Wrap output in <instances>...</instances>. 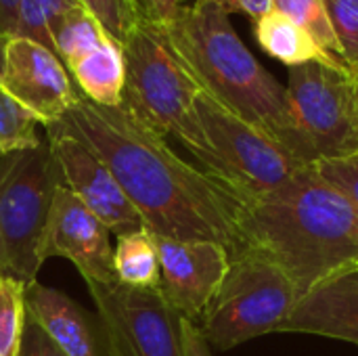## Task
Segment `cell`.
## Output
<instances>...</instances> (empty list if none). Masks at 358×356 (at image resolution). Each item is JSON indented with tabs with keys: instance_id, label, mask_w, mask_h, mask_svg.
<instances>
[{
	"instance_id": "1",
	"label": "cell",
	"mask_w": 358,
	"mask_h": 356,
	"mask_svg": "<svg viewBox=\"0 0 358 356\" xmlns=\"http://www.w3.org/2000/svg\"><path fill=\"white\" fill-rule=\"evenodd\" d=\"M55 124L107 164L151 235L216 241L229 252L237 245L241 204L124 105L103 107L80 97Z\"/></svg>"
},
{
	"instance_id": "2",
	"label": "cell",
	"mask_w": 358,
	"mask_h": 356,
	"mask_svg": "<svg viewBox=\"0 0 358 356\" xmlns=\"http://www.w3.org/2000/svg\"><path fill=\"white\" fill-rule=\"evenodd\" d=\"M235 248L273 260L302 300L358 264V208L313 164L302 166L268 195L241 206Z\"/></svg>"
},
{
	"instance_id": "3",
	"label": "cell",
	"mask_w": 358,
	"mask_h": 356,
	"mask_svg": "<svg viewBox=\"0 0 358 356\" xmlns=\"http://www.w3.org/2000/svg\"><path fill=\"white\" fill-rule=\"evenodd\" d=\"M162 29L203 94L279 143L302 164H313L287 88L250 52L227 13L210 0H193Z\"/></svg>"
},
{
	"instance_id": "4",
	"label": "cell",
	"mask_w": 358,
	"mask_h": 356,
	"mask_svg": "<svg viewBox=\"0 0 358 356\" xmlns=\"http://www.w3.org/2000/svg\"><path fill=\"white\" fill-rule=\"evenodd\" d=\"M126 82L122 105L164 138H176L191 155L206 138L195 111L201 92L170 48L162 25L141 17L122 42Z\"/></svg>"
},
{
	"instance_id": "5",
	"label": "cell",
	"mask_w": 358,
	"mask_h": 356,
	"mask_svg": "<svg viewBox=\"0 0 358 356\" xmlns=\"http://www.w3.org/2000/svg\"><path fill=\"white\" fill-rule=\"evenodd\" d=\"M298 302L294 283L273 260L258 250L235 248L229 252V271L199 329L210 348L231 350L279 332Z\"/></svg>"
},
{
	"instance_id": "6",
	"label": "cell",
	"mask_w": 358,
	"mask_h": 356,
	"mask_svg": "<svg viewBox=\"0 0 358 356\" xmlns=\"http://www.w3.org/2000/svg\"><path fill=\"white\" fill-rule=\"evenodd\" d=\"M195 111L206 138L193 155L197 168L241 206L268 195L306 166L203 92L195 99Z\"/></svg>"
},
{
	"instance_id": "7",
	"label": "cell",
	"mask_w": 358,
	"mask_h": 356,
	"mask_svg": "<svg viewBox=\"0 0 358 356\" xmlns=\"http://www.w3.org/2000/svg\"><path fill=\"white\" fill-rule=\"evenodd\" d=\"M59 168L46 141L31 151H21L19 162L0 189V262L2 273L31 285L42 269L40 245Z\"/></svg>"
},
{
	"instance_id": "8",
	"label": "cell",
	"mask_w": 358,
	"mask_h": 356,
	"mask_svg": "<svg viewBox=\"0 0 358 356\" xmlns=\"http://www.w3.org/2000/svg\"><path fill=\"white\" fill-rule=\"evenodd\" d=\"M287 97L313 164L358 151V84L348 67L304 63L289 67Z\"/></svg>"
},
{
	"instance_id": "9",
	"label": "cell",
	"mask_w": 358,
	"mask_h": 356,
	"mask_svg": "<svg viewBox=\"0 0 358 356\" xmlns=\"http://www.w3.org/2000/svg\"><path fill=\"white\" fill-rule=\"evenodd\" d=\"M86 285L115 356H185L180 317L157 287Z\"/></svg>"
},
{
	"instance_id": "10",
	"label": "cell",
	"mask_w": 358,
	"mask_h": 356,
	"mask_svg": "<svg viewBox=\"0 0 358 356\" xmlns=\"http://www.w3.org/2000/svg\"><path fill=\"white\" fill-rule=\"evenodd\" d=\"M55 55L88 101L103 107L122 105L126 65L117 42L84 6L71 10L52 29Z\"/></svg>"
},
{
	"instance_id": "11",
	"label": "cell",
	"mask_w": 358,
	"mask_h": 356,
	"mask_svg": "<svg viewBox=\"0 0 358 356\" xmlns=\"http://www.w3.org/2000/svg\"><path fill=\"white\" fill-rule=\"evenodd\" d=\"M46 130V143L67 187L113 235H126L143 227V220L107 164L80 138L67 134L57 124Z\"/></svg>"
},
{
	"instance_id": "12",
	"label": "cell",
	"mask_w": 358,
	"mask_h": 356,
	"mask_svg": "<svg viewBox=\"0 0 358 356\" xmlns=\"http://www.w3.org/2000/svg\"><path fill=\"white\" fill-rule=\"evenodd\" d=\"M111 231L61 183L55 189L40 258L69 260L86 283H117L113 269Z\"/></svg>"
},
{
	"instance_id": "13",
	"label": "cell",
	"mask_w": 358,
	"mask_h": 356,
	"mask_svg": "<svg viewBox=\"0 0 358 356\" xmlns=\"http://www.w3.org/2000/svg\"><path fill=\"white\" fill-rule=\"evenodd\" d=\"M159 292L178 317L199 325L227 271L229 250L216 241H178L153 235Z\"/></svg>"
},
{
	"instance_id": "14",
	"label": "cell",
	"mask_w": 358,
	"mask_h": 356,
	"mask_svg": "<svg viewBox=\"0 0 358 356\" xmlns=\"http://www.w3.org/2000/svg\"><path fill=\"white\" fill-rule=\"evenodd\" d=\"M0 88L27 107L44 128L59 122L82 97L61 59L25 38L6 40Z\"/></svg>"
},
{
	"instance_id": "15",
	"label": "cell",
	"mask_w": 358,
	"mask_h": 356,
	"mask_svg": "<svg viewBox=\"0 0 358 356\" xmlns=\"http://www.w3.org/2000/svg\"><path fill=\"white\" fill-rule=\"evenodd\" d=\"M25 306L27 319L65 356H115L99 315L86 311L67 294L36 281L25 290Z\"/></svg>"
},
{
	"instance_id": "16",
	"label": "cell",
	"mask_w": 358,
	"mask_h": 356,
	"mask_svg": "<svg viewBox=\"0 0 358 356\" xmlns=\"http://www.w3.org/2000/svg\"><path fill=\"white\" fill-rule=\"evenodd\" d=\"M313 334L358 346V264L308 292L279 334Z\"/></svg>"
},
{
	"instance_id": "17",
	"label": "cell",
	"mask_w": 358,
	"mask_h": 356,
	"mask_svg": "<svg viewBox=\"0 0 358 356\" xmlns=\"http://www.w3.org/2000/svg\"><path fill=\"white\" fill-rule=\"evenodd\" d=\"M254 36L258 44L264 48V52H268L271 57H275L287 67H298L313 61L348 67L336 61L334 57H329L304 27H300L283 13L271 10L262 19H258L254 23Z\"/></svg>"
},
{
	"instance_id": "18",
	"label": "cell",
	"mask_w": 358,
	"mask_h": 356,
	"mask_svg": "<svg viewBox=\"0 0 358 356\" xmlns=\"http://www.w3.org/2000/svg\"><path fill=\"white\" fill-rule=\"evenodd\" d=\"M113 269L122 285L138 290L159 287V258L153 235L147 229L120 235L113 248Z\"/></svg>"
},
{
	"instance_id": "19",
	"label": "cell",
	"mask_w": 358,
	"mask_h": 356,
	"mask_svg": "<svg viewBox=\"0 0 358 356\" xmlns=\"http://www.w3.org/2000/svg\"><path fill=\"white\" fill-rule=\"evenodd\" d=\"M84 6L80 0H21L8 38H25L55 52L52 29L65 15Z\"/></svg>"
},
{
	"instance_id": "20",
	"label": "cell",
	"mask_w": 358,
	"mask_h": 356,
	"mask_svg": "<svg viewBox=\"0 0 358 356\" xmlns=\"http://www.w3.org/2000/svg\"><path fill=\"white\" fill-rule=\"evenodd\" d=\"M38 126L40 120L0 88V157L36 149L42 143Z\"/></svg>"
},
{
	"instance_id": "21",
	"label": "cell",
	"mask_w": 358,
	"mask_h": 356,
	"mask_svg": "<svg viewBox=\"0 0 358 356\" xmlns=\"http://www.w3.org/2000/svg\"><path fill=\"white\" fill-rule=\"evenodd\" d=\"M25 290L21 281L0 275V356H19L27 325Z\"/></svg>"
},
{
	"instance_id": "22",
	"label": "cell",
	"mask_w": 358,
	"mask_h": 356,
	"mask_svg": "<svg viewBox=\"0 0 358 356\" xmlns=\"http://www.w3.org/2000/svg\"><path fill=\"white\" fill-rule=\"evenodd\" d=\"M273 10L283 13L285 17L296 21L300 27H304L317 40V44L329 57L344 63L329 15H327L325 0H273Z\"/></svg>"
},
{
	"instance_id": "23",
	"label": "cell",
	"mask_w": 358,
	"mask_h": 356,
	"mask_svg": "<svg viewBox=\"0 0 358 356\" xmlns=\"http://www.w3.org/2000/svg\"><path fill=\"white\" fill-rule=\"evenodd\" d=\"M327 15L350 71L358 69V0H325Z\"/></svg>"
},
{
	"instance_id": "24",
	"label": "cell",
	"mask_w": 358,
	"mask_h": 356,
	"mask_svg": "<svg viewBox=\"0 0 358 356\" xmlns=\"http://www.w3.org/2000/svg\"><path fill=\"white\" fill-rule=\"evenodd\" d=\"M86 10H90L99 23L111 34L117 42L130 34L134 23L143 17L134 0H80Z\"/></svg>"
},
{
	"instance_id": "25",
	"label": "cell",
	"mask_w": 358,
	"mask_h": 356,
	"mask_svg": "<svg viewBox=\"0 0 358 356\" xmlns=\"http://www.w3.org/2000/svg\"><path fill=\"white\" fill-rule=\"evenodd\" d=\"M315 170L331 183L338 191H342L358 208V151L346 157L321 159L313 164Z\"/></svg>"
},
{
	"instance_id": "26",
	"label": "cell",
	"mask_w": 358,
	"mask_h": 356,
	"mask_svg": "<svg viewBox=\"0 0 358 356\" xmlns=\"http://www.w3.org/2000/svg\"><path fill=\"white\" fill-rule=\"evenodd\" d=\"M19 356H65L55 342L36 325L27 319L25 332H23V342H21V353Z\"/></svg>"
},
{
	"instance_id": "27",
	"label": "cell",
	"mask_w": 358,
	"mask_h": 356,
	"mask_svg": "<svg viewBox=\"0 0 358 356\" xmlns=\"http://www.w3.org/2000/svg\"><path fill=\"white\" fill-rule=\"evenodd\" d=\"M134 2L138 6V13L157 25L170 23L180 13V8L189 4V0H134Z\"/></svg>"
},
{
	"instance_id": "28",
	"label": "cell",
	"mask_w": 358,
	"mask_h": 356,
	"mask_svg": "<svg viewBox=\"0 0 358 356\" xmlns=\"http://www.w3.org/2000/svg\"><path fill=\"white\" fill-rule=\"evenodd\" d=\"M210 2H214L227 15H233V13L245 15L254 23L273 10V0H210Z\"/></svg>"
},
{
	"instance_id": "29",
	"label": "cell",
	"mask_w": 358,
	"mask_h": 356,
	"mask_svg": "<svg viewBox=\"0 0 358 356\" xmlns=\"http://www.w3.org/2000/svg\"><path fill=\"white\" fill-rule=\"evenodd\" d=\"M180 336H182L185 356H212L208 340L203 338L199 325H195L193 321L180 317Z\"/></svg>"
},
{
	"instance_id": "30",
	"label": "cell",
	"mask_w": 358,
	"mask_h": 356,
	"mask_svg": "<svg viewBox=\"0 0 358 356\" xmlns=\"http://www.w3.org/2000/svg\"><path fill=\"white\" fill-rule=\"evenodd\" d=\"M19 2H21V0H0V29L4 31L6 38H8L10 31H13Z\"/></svg>"
},
{
	"instance_id": "31",
	"label": "cell",
	"mask_w": 358,
	"mask_h": 356,
	"mask_svg": "<svg viewBox=\"0 0 358 356\" xmlns=\"http://www.w3.org/2000/svg\"><path fill=\"white\" fill-rule=\"evenodd\" d=\"M19 155H21V153H13V155H4V157H0V189H2V185L6 183L8 174L13 172L15 164L19 162ZM0 275H4V273H2V262H0Z\"/></svg>"
},
{
	"instance_id": "32",
	"label": "cell",
	"mask_w": 358,
	"mask_h": 356,
	"mask_svg": "<svg viewBox=\"0 0 358 356\" xmlns=\"http://www.w3.org/2000/svg\"><path fill=\"white\" fill-rule=\"evenodd\" d=\"M6 36H4V31L0 29V73H2V67H4V48H6Z\"/></svg>"
},
{
	"instance_id": "33",
	"label": "cell",
	"mask_w": 358,
	"mask_h": 356,
	"mask_svg": "<svg viewBox=\"0 0 358 356\" xmlns=\"http://www.w3.org/2000/svg\"><path fill=\"white\" fill-rule=\"evenodd\" d=\"M352 73H355V78H357V84H358V69L357 71H352Z\"/></svg>"
}]
</instances>
